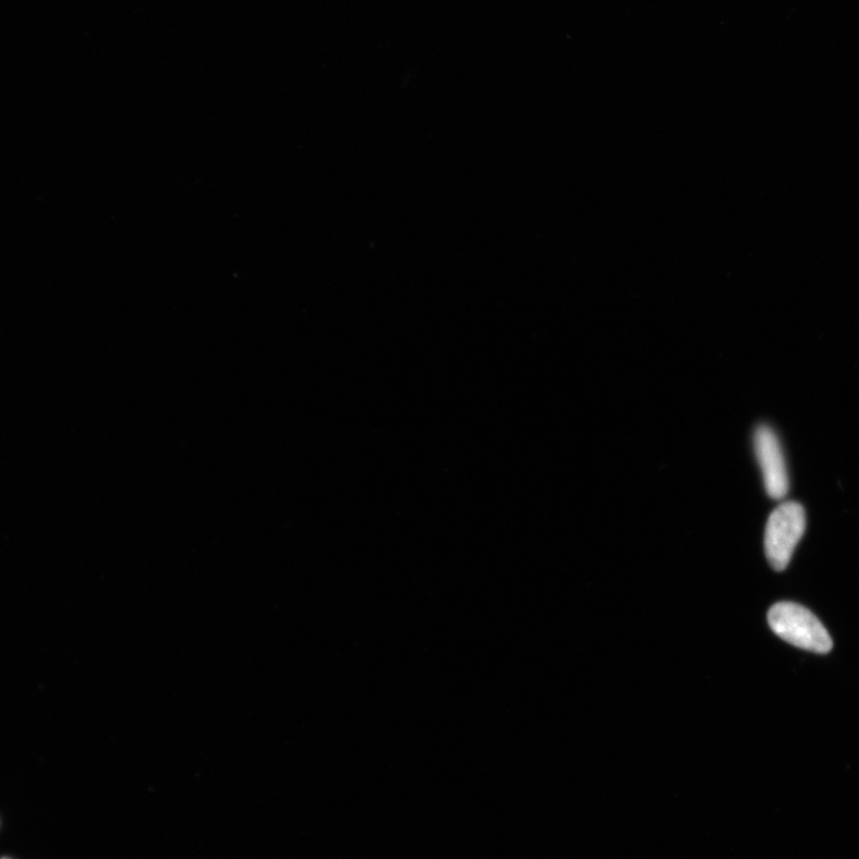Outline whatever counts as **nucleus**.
Instances as JSON below:
<instances>
[{
  "instance_id": "nucleus-1",
  "label": "nucleus",
  "mask_w": 859,
  "mask_h": 859,
  "mask_svg": "<svg viewBox=\"0 0 859 859\" xmlns=\"http://www.w3.org/2000/svg\"><path fill=\"white\" fill-rule=\"evenodd\" d=\"M767 621L777 637L796 648L818 654H826L833 649L827 629L802 605L777 603L770 609Z\"/></svg>"
},
{
  "instance_id": "nucleus-2",
  "label": "nucleus",
  "mask_w": 859,
  "mask_h": 859,
  "mask_svg": "<svg viewBox=\"0 0 859 859\" xmlns=\"http://www.w3.org/2000/svg\"><path fill=\"white\" fill-rule=\"evenodd\" d=\"M806 530V512L801 504L786 501L769 517L765 529L766 558L775 571H785Z\"/></svg>"
},
{
  "instance_id": "nucleus-3",
  "label": "nucleus",
  "mask_w": 859,
  "mask_h": 859,
  "mask_svg": "<svg viewBox=\"0 0 859 859\" xmlns=\"http://www.w3.org/2000/svg\"><path fill=\"white\" fill-rule=\"evenodd\" d=\"M754 450L770 498L783 499L789 492V475L785 453L774 430L760 425L754 433Z\"/></svg>"
},
{
  "instance_id": "nucleus-4",
  "label": "nucleus",
  "mask_w": 859,
  "mask_h": 859,
  "mask_svg": "<svg viewBox=\"0 0 859 859\" xmlns=\"http://www.w3.org/2000/svg\"><path fill=\"white\" fill-rule=\"evenodd\" d=\"M2 859H10V858H2Z\"/></svg>"
}]
</instances>
